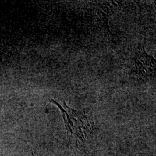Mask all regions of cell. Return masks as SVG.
I'll list each match as a JSON object with an SVG mask.
<instances>
[{
    "label": "cell",
    "mask_w": 156,
    "mask_h": 156,
    "mask_svg": "<svg viewBox=\"0 0 156 156\" xmlns=\"http://www.w3.org/2000/svg\"><path fill=\"white\" fill-rule=\"evenodd\" d=\"M32 156H36V155H35V154H34V153H33V154H32Z\"/></svg>",
    "instance_id": "3"
},
{
    "label": "cell",
    "mask_w": 156,
    "mask_h": 156,
    "mask_svg": "<svg viewBox=\"0 0 156 156\" xmlns=\"http://www.w3.org/2000/svg\"><path fill=\"white\" fill-rule=\"evenodd\" d=\"M59 108L62 113L67 131L71 136H75L81 140H85L91 131V124L89 119L81 111L75 110L64 103L62 106L53 100H51Z\"/></svg>",
    "instance_id": "1"
},
{
    "label": "cell",
    "mask_w": 156,
    "mask_h": 156,
    "mask_svg": "<svg viewBox=\"0 0 156 156\" xmlns=\"http://www.w3.org/2000/svg\"><path fill=\"white\" fill-rule=\"evenodd\" d=\"M134 73L144 82H149L155 78L156 60L149 55L144 47L138 48L134 57Z\"/></svg>",
    "instance_id": "2"
}]
</instances>
